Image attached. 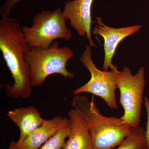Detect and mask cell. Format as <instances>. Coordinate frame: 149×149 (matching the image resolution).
<instances>
[{
  "label": "cell",
  "instance_id": "9c48e42d",
  "mask_svg": "<svg viewBox=\"0 0 149 149\" xmlns=\"http://www.w3.org/2000/svg\"><path fill=\"white\" fill-rule=\"evenodd\" d=\"M68 115L70 130L62 149H94L88 125L81 114L73 108Z\"/></svg>",
  "mask_w": 149,
  "mask_h": 149
},
{
  "label": "cell",
  "instance_id": "7a4b0ae2",
  "mask_svg": "<svg viewBox=\"0 0 149 149\" xmlns=\"http://www.w3.org/2000/svg\"><path fill=\"white\" fill-rule=\"evenodd\" d=\"M72 106L84 118L94 149H114L130 134L131 127L121 118L103 115L93 100L85 96L74 97Z\"/></svg>",
  "mask_w": 149,
  "mask_h": 149
},
{
  "label": "cell",
  "instance_id": "ba28073f",
  "mask_svg": "<svg viewBox=\"0 0 149 149\" xmlns=\"http://www.w3.org/2000/svg\"><path fill=\"white\" fill-rule=\"evenodd\" d=\"M94 0H68L63 13L71 26L82 37H86L91 47H97L92 38V9Z\"/></svg>",
  "mask_w": 149,
  "mask_h": 149
},
{
  "label": "cell",
  "instance_id": "52a82bcc",
  "mask_svg": "<svg viewBox=\"0 0 149 149\" xmlns=\"http://www.w3.org/2000/svg\"><path fill=\"white\" fill-rule=\"evenodd\" d=\"M95 19L93 21L95 24H94L92 32L94 35L102 37L104 40V58L103 70L108 71L109 68L111 70H115L117 68L112 64V59L118 45L126 37L139 31L142 26L135 25L122 28H113L104 24L100 17H96Z\"/></svg>",
  "mask_w": 149,
  "mask_h": 149
},
{
  "label": "cell",
  "instance_id": "7c38bea8",
  "mask_svg": "<svg viewBox=\"0 0 149 149\" xmlns=\"http://www.w3.org/2000/svg\"><path fill=\"white\" fill-rule=\"evenodd\" d=\"M115 149H148L145 129L140 126L132 128L130 134Z\"/></svg>",
  "mask_w": 149,
  "mask_h": 149
},
{
  "label": "cell",
  "instance_id": "30bf717a",
  "mask_svg": "<svg viewBox=\"0 0 149 149\" xmlns=\"http://www.w3.org/2000/svg\"><path fill=\"white\" fill-rule=\"evenodd\" d=\"M7 116L20 130L19 139L17 142L19 149L29 134L40 127L45 120L41 116L38 109L32 106L21 107L9 111Z\"/></svg>",
  "mask_w": 149,
  "mask_h": 149
},
{
  "label": "cell",
  "instance_id": "6da1fadb",
  "mask_svg": "<svg viewBox=\"0 0 149 149\" xmlns=\"http://www.w3.org/2000/svg\"><path fill=\"white\" fill-rule=\"evenodd\" d=\"M31 49L16 19L2 17L0 50L14 80L12 86L7 84L5 86V94L9 97L25 99L32 93L29 66L25 58Z\"/></svg>",
  "mask_w": 149,
  "mask_h": 149
},
{
  "label": "cell",
  "instance_id": "2e32d148",
  "mask_svg": "<svg viewBox=\"0 0 149 149\" xmlns=\"http://www.w3.org/2000/svg\"><path fill=\"white\" fill-rule=\"evenodd\" d=\"M8 149H19L17 147V142L15 141H13L11 142L10 146L9 147Z\"/></svg>",
  "mask_w": 149,
  "mask_h": 149
},
{
  "label": "cell",
  "instance_id": "277c9868",
  "mask_svg": "<svg viewBox=\"0 0 149 149\" xmlns=\"http://www.w3.org/2000/svg\"><path fill=\"white\" fill-rule=\"evenodd\" d=\"M67 20L60 8L43 10L34 17L32 26H24L22 31L31 48H47L57 39L71 40L72 32L67 26Z\"/></svg>",
  "mask_w": 149,
  "mask_h": 149
},
{
  "label": "cell",
  "instance_id": "5b68a950",
  "mask_svg": "<svg viewBox=\"0 0 149 149\" xmlns=\"http://www.w3.org/2000/svg\"><path fill=\"white\" fill-rule=\"evenodd\" d=\"M116 84L120 91V103L124 110L120 118L131 128L140 126L146 84L145 68L141 67L133 75L129 68L124 66L118 75Z\"/></svg>",
  "mask_w": 149,
  "mask_h": 149
},
{
  "label": "cell",
  "instance_id": "8992f818",
  "mask_svg": "<svg viewBox=\"0 0 149 149\" xmlns=\"http://www.w3.org/2000/svg\"><path fill=\"white\" fill-rule=\"evenodd\" d=\"M80 61L89 70L91 78L85 85L74 90L73 94H93L102 98L110 108L117 109L116 97V91L117 89L116 80L120 71L117 69L110 71H102L99 69L93 61L91 47L89 45L86 46L83 51Z\"/></svg>",
  "mask_w": 149,
  "mask_h": 149
},
{
  "label": "cell",
  "instance_id": "5bb4252c",
  "mask_svg": "<svg viewBox=\"0 0 149 149\" xmlns=\"http://www.w3.org/2000/svg\"><path fill=\"white\" fill-rule=\"evenodd\" d=\"M22 0H7L0 8V15L2 17H9L12 10Z\"/></svg>",
  "mask_w": 149,
  "mask_h": 149
},
{
  "label": "cell",
  "instance_id": "9a60e30c",
  "mask_svg": "<svg viewBox=\"0 0 149 149\" xmlns=\"http://www.w3.org/2000/svg\"><path fill=\"white\" fill-rule=\"evenodd\" d=\"M144 104L147 114V122L146 128V130H145V137L148 146V148L149 149V98L148 97H144Z\"/></svg>",
  "mask_w": 149,
  "mask_h": 149
},
{
  "label": "cell",
  "instance_id": "3957f363",
  "mask_svg": "<svg viewBox=\"0 0 149 149\" xmlns=\"http://www.w3.org/2000/svg\"><path fill=\"white\" fill-rule=\"evenodd\" d=\"M74 54L68 47H60L57 40L49 48H31L25 58L32 87L42 86L48 76L54 74H61L67 80L72 79L74 73L67 70L66 64Z\"/></svg>",
  "mask_w": 149,
  "mask_h": 149
},
{
  "label": "cell",
  "instance_id": "8fae6325",
  "mask_svg": "<svg viewBox=\"0 0 149 149\" xmlns=\"http://www.w3.org/2000/svg\"><path fill=\"white\" fill-rule=\"evenodd\" d=\"M63 118L57 116L45 120L24 141L20 149H39L51 137L54 135L61 125Z\"/></svg>",
  "mask_w": 149,
  "mask_h": 149
},
{
  "label": "cell",
  "instance_id": "4fadbf2b",
  "mask_svg": "<svg viewBox=\"0 0 149 149\" xmlns=\"http://www.w3.org/2000/svg\"><path fill=\"white\" fill-rule=\"evenodd\" d=\"M70 124L68 118L63 117L61 125L56 133L51 137L39 149H62L68 138Z\"/></svg>",
  "mask_w": 149,
  "mask_h": 149
}]
</instances>
